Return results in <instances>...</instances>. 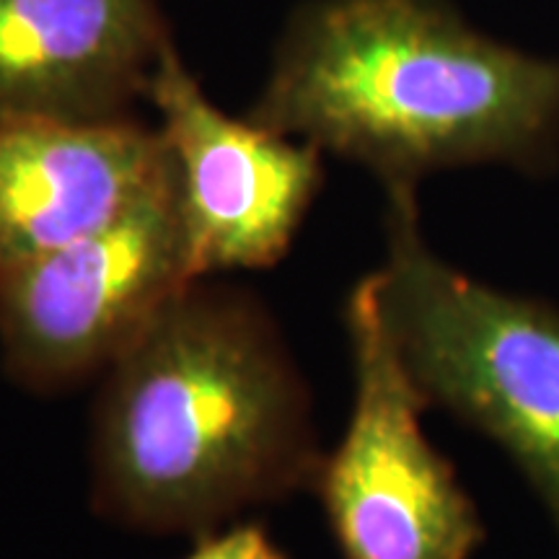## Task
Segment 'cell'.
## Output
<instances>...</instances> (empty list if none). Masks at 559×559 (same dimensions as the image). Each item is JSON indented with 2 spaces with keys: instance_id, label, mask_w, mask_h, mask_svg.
<instances>
[{
  "instance_id": "obj_1",
  "label": "cell",
  "mask_w": 559,
  "mask_h": 559,
  "mask_svg": "<svg viewBox=\"0 0 559 559\" xmlns=\"http://www.w3.org/2000/svg\"><path fill=\"white\" fill-rule=\"evenodd\" d=\"M309 391L262 304L194 280L111 360L94 506L153 534H207L313 485Z\"/></svg>"
},
{
  "instance_id": "obj_2",
  "label": "cell",
  "mask_w": 559,
  "mask_h": 559,
  "mask_svg": "<svg viewBox=\"0 0 559 559\" xmlns=\"http://www.w3.org/2000/svg\"><path fill=\"white\" fill-rule=\"evenodd\" d=\"M249 120L417 187L432 171L559 166V60L472 29L445 0H311Z\"/></svg>"
},
{
  "instance_id": "obj_3",
  "label": "cell",
  "mask_w": 559,
  "mask_h": 559,
  "mask_svg": "<svg viewBox=\"0 0 559 559\" xmlns=\"http://www.w3.org/2000/svg\"><path fill=\"white\" fill-rule=\"evenodd\" d=\"M379 296L425 404L508 453L559 531V309L479 283L440 260L419 228L417 187H386Z\"/></svg>"
},
{
  "instance_id": "obj_4",
  "label": "cell",
  "mask_w": 559,
  "mask_h": 559,
  "mask_svg": "<svg viewBox=\"0 0 559 559\" xmlns=\"http://www.w3.org/2000/svg\"><path fill=\"white\" fill-rule=\"evenodd\" d=\"M345 324L353 412L313 479L342 559H472L485 523L425 436L428 404L391 340L376 272L349 290Z\"/></svg>"
},
{
  "instance_id": "obj_5",
  "label": "cell",
  "mask_w": 559,
  "mask_h": 559,
  "mask_svg": "<svg viewBox=\"0 0 559 559\" xmlns=\"http://www.w3.org/2000/svg\"><path fill=\"white\" fill-rule=\"evenodd\" d=\"M194 280L171 171L107 228L0 270L5 366L32 389L107 370Z\"/></svg>"
},
{
  "instance_id": "obj_6",
  "label": "cell",
  "mask_w": 559,
  "mask_h": 559,
  "mask_svg": "<svg viewBox=\"0 0 559 559\" xmlns=\"http://www.w3.org/2000/svg\"><path fill=\"white\" fill-rule=\"evenodd\" d=\"M145 96L174 160L192 275L270 267L285 257L324 181L317 145L215 107L174 41Z\"/></svg>"
},
{
  "instance_id": "obj_7",
  "label": "cell",
  "mask_w": 559,
  "mask_h": 559,
  "mask_svg": "<svg viewBox=\"0 0 559 559\" xmlns=\"http://www.w3.org/2000/svg\"><path fill=\"white\" fill-rule=\"evenodd\" d=\"M171 171L160 130L124 115L0 120V270L107 228Z\"/></svg>"
},
{
  "instance_id": "obj_8",
  "label": "cell",
  "mask_w": 559,
  "mask_h": 559,
  "mask_svg": "<svg viewBox=\"0 0 559 559\" xmlns=\"http://www.w3.org/2000/svg\"><path fill=\"white\" fill-rule=\"evenodd\" d=\"M158 0H0V120H107L169 45Z\"/></svg>"
},
{
  "instance_id": "obj_9",
  "label": "cell",
  "mask_w": 559,
  "mask_h": 559,
  "mask_svg": "<svg viewBox=\"0 0 559 559\" xmlns=\"http://www.w3.org/2000/svg\"><path fill=\"white\" fill-rule=\"evenodd\" d=\"M185 559H288L260 523H234L198 536Z\"/></svg>"
}]
</instances>
